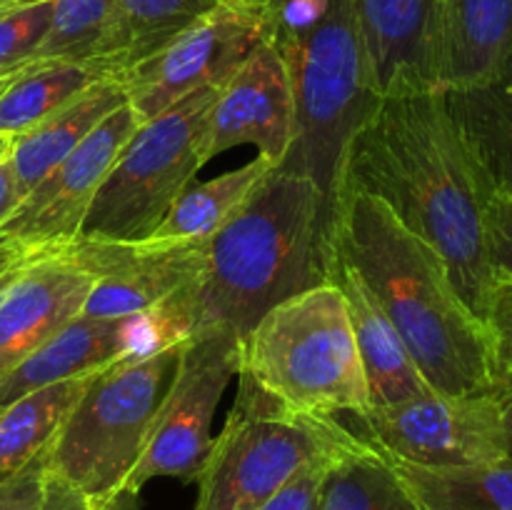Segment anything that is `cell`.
I'll list each match as a JSON object with an SVG mask.
<instances>
[{
    "label": "cell",
    "mask_w": 512,
    "mask_h": 510,
    "mask_svg": "<svg viewBox=\"0 0 512 510\" xmlns=\"http://www.w3.org/2000/svg\"><path fill=\"white\" fill-rule=\"evenodd\" d=\"M113 75L100 60H33L0 93V138H18L83 90Z\"/></svg>",
    "instance_id": "22"
},
{
    "label": "cell",
    "mask_w": 512,
    "mask_h": 510,
    "mask_svg": "<svg viewBox=\"0 0 512 510\" xmlns=\"http://www.w3.org/2000/svg\"><path fill=\"white\" fill-rule=\"evenodd\" d=\"M445 110L493 195H512V55L488 78L440 90Z\"/></svg>",
    "instance_id": "19"
},
{
    "label": "cell",
    "mask_w": 512,
    "mask_h": 510,
    "mask_svg": "<svg viewBox=\"0 0 512 510\" xmlns=\"http://www.w3.org/2000/svg\"><path fill=\"white\" fill-rule=\"evenodd\" d=\"M425 510H512V460L418 468L393 460Z\"/></svg>",
    "instance_id": "27"
},
{
    "label": "cell",
    "mask_w": 512,
    "mask_h": 510,
    "mask_svg": "<svg viewBox=\"0 0 512 510\" xmlns=\"http://www.w3.org/2000/svg\"><path fill=\"white\" fill-rule=\"evenodd\" d=\"M360 440L418 468L498 463L508 458L505 408L498 388L485 393H430L353 415Z\"/></svg>",
    "instance_id": "10"
},
{
    "label": "cell",
    "mask_w": 512,
    "mask_h": 510,
    "mask_svg": "<svg viewBox=\"0 0 512 510\" xmlns=\"http://www.w3.org/2000/svg\"><path fill=\"white\" fill-rule=\"evenodd\" d=\"M275 0H223L215 10L175 35L115 78L138 123L155 118L198 88H223L248 55L270 38Z\"/></svg>",
    "instance_id": "9"
},
{
    "label": "cell",
    "mask_w": 512,
    "mask_h": 510,
    "mask_svg": "<svg viewBox=\"0 0 512 510\" xmlns=\"http://www.w3.org/2000/svg\"><path fill=\"white\" fill-rule=\"evenodd\" d=\"M13 75H5V78H0V93H3V90L8 88V83H10V80H13Z\"/></svg>",
    "instance_id": "40"
},
{
    "label": "cell",
    "mask_w": 512,
    "mask_h": 510,
    "mask_svg": "<svg viewBox=\"0 0 512 510\" xmlns=\"http://www.w3.org/2000/svg\"><path fill=\"white\" fill-rule=\"evenodd\" d=\"M378 98L440 90L443 0H353Z\"/></svg>",
    "instance_id": "16"
},
{
    "label": "cell",
    "mask_w": 512,
    "mask_h": 510,
    "mask_svg": "<svg viewBox=\"0 0 512 510\" xmlns=\"http://www.w3.org/2000/svg\"><path fill=\"white\" fill-rule=\"evenodd\" d=\"M55 0H8L0 5V78L33 63L53 23Z\"/></svg>",
    "instance_id": "29"
},
{
    "label": "cell",
    "mask_w": 512,
    "mask_h": 510,
    "mask_svg": "<svg viewBox=\"0 0 512 510\" xmlns=\"http://www.w3.org/2000/svg\"><path fill=\"white\" fill-rule=\"evenodd\" d=\"M208 240H75L70 255L93 275L90 318H140L193 288L208 263Z\"/></svg>",
    "instance_id": "13"
},
{
    "label": "cell",
    "mask_w": 512,
    "mask_h": 510,
    "mask_svg": "<svg viewBox=\"0 0 512 510\" xmlns=\"http://www.w3.org/2000/svg\"><path fill=\"white\" fill-rule=\"evenodd\" d=\"M318 510H425L388 455L363 443L328 465Z\"/></svg>",
    "instance_id": "25"
},
{
    "label": "cell",
    "mask_w": 512,
    "mask_h": 510,
    "mask_svg": "<svg viewBox=\"0 0 512 510\" xmlns=\"http://www.w3.org/2000/svg\"><path fill=\"white\" fill-rule=\"evenodd\" d=\"M300 413L358 415L368 385L343 293L320 283L283 300L240 343V370Z\"/></svg>",
    "instance_id": "6"
},
{
    "label": "cell",
    "mask_w": 512,
    "mask_h": 510,
    "mask_svg": "<svg viewBox=\"0 0 512 510\" xmlns=\"http://www.w3.org/2000/svg\"><path fill=\"white\" fill-rule=\"evenodd\" d=\"M512 55V0H443L440 90L478 83Z\"/></svg>",
    "instance_id": "21"
},
{
    "label": "cell",
    "mask_w": 512,
    "mask_h": 510,
    "mask_svg": "<svg viewBox=\"0 0 512 510\" xmlns=\"http://www.w3.org/2000/svg\"><path fill=\"white\" fill-rule=\"evenodd\" d=\"M500 393V390H498ZM503 408H505V430H508V458L512 460V395H503Z\"/></svg>",
    "instance_id": "38"
},
{
    "label": "cell",
    "mask_w": 512,
    "mask_h": 510,
    "mask_svg": "<svg viewBox=\"0 0 512 510\" xmlns=\"http://www.w3.org/2000/svg\"><path fill=\"white\" fill-rule=\"evenodd\" d=\"M138 125L128 103L113 110L20 200L13 215L0 225V238L25 255L55 253L75 243L100 183Z\"/></svg>",
    "instance_id": "12"
},
{
    "label": "cell",
    "mask_w": 512,
    "mask_h": 510,
    "mask_svg": "<svg viewBox=\"0 0 512 510\" xmlns=\"http://www.w3.org/2000/svg\"><path fill=\"white\" fill-rule=\"evenodd\" d=\"M485 223L495 280H512V195H490Z\"/></svg>",
    "instance_id": "32"
},
{
    "label": "cell",
    "mask_w": 512,
    "mask_h": 510,
    "mask_svg": "<svg viewBox=\"0 0 512 510\" xmlns=\"http://www.w3.org/2000/svg\"><path fill=\"white\" fill-rule=\"evenodd\" d=\"M348 453V450H345ZM343 455V453H340ZM338 455H328V458L310 460L308 465L298 470L273 498L265 500L258 510H318L320 488H323V478L328 465Z\"/></svg>",
    "instance_id": "31"
},
{
    "label": "cell",
    "mask_w": 512,
    "mask_h": 510,
    "mask_svg": "<svg viewBox=\"0 0 512 510\" xmlns=\"http://www.w3.org/2000/svg\"><path fill=\"white\" fill-rule=\"evenodd\" d=\"M218 90L198 88L138 125L100 183L78 240L128 243L150 238L170 205L203 168Z\"/></svg>",
    "instance_id": "8"
},
{
    "label": "cell",
    "mask_w": 512,
    "mask_h": 510,
    "mask_svg": "<svg viewBox=\"0 0 512 510\" xmlns=\"http://www.w3.org/2000/svg\"><path fill=\"white\" fill-rule=\"evenodd\" d=\"M238 398L198 475L193 510H258L310 460L360 448L333 415L300 413L238 373Z\"/></svg>",
    "instance_id": "7"
},
{
    "label": "cell",
    "mask_w": 512,
    "mask_h": 510,
    "mask_svg": "<svg viewBox=\"0 0 512 510\" xmlns=\"http://www.w3.org/2000/svg\"><path fill=\"white\" fill-rule=\"evenodd\" d=\"M93 510H140V493L130 488H120L118 493H113L108 500L95 505Z\"/></svg>",
    "instance_id": "36"
},
{
    "label": "cell",
    "mask_w": 512,
    "mask_h": 510,
    "mask_svg": "<svg viewBox=\"0 0 512 510\" xmlns=\"http://www.w3.org/2000/svg\"><path fill=\"white\" fill-rule=\"evenodd\" d=\"M45 455L30 463L23 473L10 478L8 483L0 485V510H30L40 500L45 488Z\"/></svg>",
    "instance_id": "33"
},
{
    "label": "cell",
    "mask_w": 512,
    "mask_h": 510,
    "mask_svg": "<svg viewBox=\"0 0 512 510\" xmlns=\"http://www.w3.org/2000/svg\"><path fill=\"white\" fill-rule=\"evenodd\" d=\"M93 275L70 255H25L0 278V380L83 313Z\"/></svg>",
    "instance_id": "14"
},
{
    "label": "cell",
    "mask_w": 512,
    "mask_h": 510,
    "mask_svg": "<svg viewBox=\"0 0 512 510\" xmlns=\"http://www.w3.org/2000/svg\"><path fill=\"white\" fill-rule=\"evenodd\" d=\"M275 170L265 158H255L230 173L213 180H193L175 198L158 228L150 233L155 240H203L218 233L240 205L250 198L255 185Z\"/></svg>",
    "instance_id": "26"
},
{
    "label": "cell",
    "mask_w": 512,
    "mask_h": 510,
    "mask_svg": "<svg viewBox=\"0 0 512 510\" xmlns=\"http://www.w3.org/2000/svg\"><path fill=\"white\" fill-rule=\"evenodd\" d=\"M223 0H118L100 63L118 75L198 23Z\"/></svg>",
    "instance_id": "24"
},
{
    "label": "cell",
    "mask_w": 512,
    "mask_h": 510,
    "mask_svg": "<svg viewBox=\"0 0 512 510\" xmlns=\"http://www.w3.org/2000/svg\"><path fill=\"white\" fill-rule=\"evenodd\" d=\"M30 510H93V505L73 485L48 473L43 495H40V500Z\"/></svg>",
    "instance_id": "34"
},
{
    "label": "cell",
    "mask_w": 512,
    "mask_h": 510,
    "mask_svg": "<svg viewBox=\"0 0 512 510\" xmlns=\"http://www.w3.org/2000/svg\"><path fill=\"white\" fill-rule=\"evenodd\" d=\"M148 315L140 318H90L75 315L65 328L45 340L33 355L0 380V408L13 400L63 380L85 378L108 368L138 345V333L148 328Z\"/></svg>",
    "instance_id": "18"
},
{
    "label": "cell",
    "mask_w": 512,
    "mask_h": 510,
    "mask_svg": "<svg viewBox=\"0 0 512 510\" xmlns=\"http://www.w3.org/2000/svg\"><path fill=\"white\" fill-rule=\"evenodd\" d=\"M270 38L295 103L293 143L275 170L313 180L333 225L348 145L380 100L353 0H275Z\"/></svg>",
    "instance_id": "4"
},
{
    "label": "cell",
    "mask_w": 512,
    "mask_h": 510,
    "mask_svg": "<svg viewBox=\"0 0 512 510\" xmlns=\"http://www.w3.org/2000/svg\"><path fill=\"white\" fill-rule=\"evenodd\" d=\"M330 253L363 275L435 393L498 388L485 323L460 300L445 260L378 198L353 185L340 188Z\"/></svg>",
    "instance_id": "3"
},
{
    "label": "cell",
    "mask_w": 512,
    "mask_h": 510,
    "mask_svg": "<svg viewBox=\"0 0 512 510\" xmlns=\"http://www.w3.org/2000/svg\"><path fill=\"white\" fill-rule=\"evenodd\" d=\"M330 218L303 175L270 170L238 213L208 240V263L190 290L148 315L155 345L205 330L240 343L268 310L328 283Z\"/></svg>",
    "instance_id": "2"
},
{
    "label": "cell",
    "mask_w": 512,
    "mask_h": 510,
    "mask_svg": "<svg viewBox=\"0 0 512 510\" xmlns=\"http://www.w3.org/2000/svg\"><path fill=\"white\" fill-rule=\"evenodd\" d=\"M128 103L115 75H105L88 90L40 120L28 133L10 140L8 158L13 165L20 200L60 163L68 158L113 110Z\"/></svg>",
    "instance_id": "20"
},
{
    "label": "cell",
    "mask_w": 512,
    "mask_h": 510,
    "mask_svg": "<svg viewBox=\"0 0 512 510\" xmlns=\"http://www.w3.org/2000/svg\"><path fill=\"white\" fill-rule=\"evenodd\" d=\"M485 328L493 348L495 373H512V280H495L485 310Z\"/></svg>",
    "instance_id": "30"
},
{
    "label": "cell",
    "mask_w": 512,
    "mask_h": 510,
    "mask_svg": "<svg viewBox=\"0 0 512 510\" xmlns=\"http://www.w3.org/2000/svg\"><path fill=\"white\" fill-rule=\"evenodd\" d=\"M378 198L448 265L460 300L485 323L495 275L488 255L490 188L465 150L440 90L380 98L345 153L340 188Z\"/></svg>",
    "instance_id": "1"
},
{
    "label": "cell",
    "mask_w": 512,
    "mask_h": 510,
    "mask_svg": "<svg viewBox=\"0 0 512 510\" xmlns=\"http://www.w3.org/2000/svg\"><path fill=\"white\" fill-rule=\"evenodd\" d=\"M23 258H25V253H20L13 243H8L5 238H0V278H3V275L8 273L15 263H20Z\"/></svg>",
    "instance_id": "37"
},
{
    "label": "cell",
    "mask_w": 512,
    "mask_h": 510,
    "mask_svg": "<svg viewBox=\"0 0 512 510\" xmlns=\"http://www.w3.org/2000/svg\"><path fill=\"white\" fill-rule=\"evenodd\" d=\"M183 340L133 348L98 370L45 453V470L100 505L125 488L178 370Z\"/></svg>",
    "instance_id": "5"
},
{
    "label": "cell",
    "mask_w": 512,
    "mask_h": 510,
    "mask_svg": "<svg viewBox=\"0 0 512 510\" xmlns=\"http://www.w3.org/2000/svg\"><path fill=\"white\" fill-rule=\"evenodd\" d=\"M20 205L18 185H15L13 165H10L8 150L0 155V225L13 215V210Z\"/></svg>",
    "instance_id": "35"
},
{
    "label": "cell",
    "mask_w": 512,
    "mask_h": 510,
    "mask_svg": "<svg viewBox=\"0 0 512 510\" xmlns=\"http://www.w3.org/2000/svg\"><path fill=\"white\" fill-rule=\"evenodd\" d=\"M0 413H3V408H0Z\"/></svg>",
    "instance_id": "43"
},
{
    "label": "cell",
    "mask_w": 512,
    "mask_h": 510,
    "mask_svg": "<svg viewBox=\"0 0 512 510\" xmlns=\"http://www.w3.org/2000/svg\"><path fill=\"white\" fill-rule=\"evenodd\" d=\"M240 370V338L228 330H205L183 338L178 370L153 433L125 488L140 493L155 478L198 480L213 448L215 408Z\"/></svg>",
    "instance_id": "11"
},
{
    "label": "cell",
    "mask_w": 512,
    "mask_h": 510,
    "mask_svg": "<svg viewBox=\"0 0 512 510\" xmlns=\"http://www.w3.org/2000/svg\"><path fill=\"white\" fill-rule=\"evenodd\" d=\"M295 133V103L288 68L273 38H265L218 90L210 115L205 160L253 145L260 158L278 168Z\"/></svg>",
    "instance_id": "15"
},
{
    "label": "cell",
    "mask_w": 512,
    "mask_h": 510,
    "mask_svg": "<svg viewBox=\"0 0 512 510\" xmlns=\"http://www.w3.org/2000/svg\"><path fill=\"white\" fill-rule=\"evenodd\" d=\"M93 375L45 385L0 413V485L43 458Z\"/></svg>",
    "instance_id": "23"
},
{
    "label": "cell",
    "mask_w": 512,
    "mask_h": 510,
    "mask_svg": "<svg viewBox=\"0 0 512 510\" xmlns=\"http://www.w3.org/2000/svg\"><path fill=\"white\" fill-rule=\"evenodd\" d=\"M5 3H8V0H0V5H5Z\"/></svg>",
    "instance_id": "42"
},
{
    "label": "cell",
    "mask_w": 512,
    "mask_h": 510,
    "mask_svg": "<svg viewBox=\"0 0 512 510\" xmlns=\"http://www.w3.org/2000/svg\"><path fill=\"white\" fill-rule=\"evenodd\" d=\"M328 280L343 293L348 308L370 408H383L430 393L433 388L420 375L393 320L388 318L363 275L340 255L328 253Z\"/></svg>",
    "instance_id": "17"
},
{
    "label": "cell",
    "mask_w": 512,
    "mask_h": 510,
    "mask_svg": "<svg viewBox=\"0 0 512 510\" xmlns=\"http://www.w3.org/2000/svg\"><path fill=\"white\" fill-rule=\"evenodd\" d=\"M118 0H55L48 38L35 60H100Z\"/></svg>",
    "instance_id": "28"
},
{
    "label": "cell",
    "mask_w": 512,
    "mask_h": 510,
    "mask_svg": "<svg viewBox=\"0 0 512 510\" xmlns=\"http://www.w3.org/2000/svg\"><path fill=\"white\" fill-rule=\"evenodd\" d=\"M8 148H10V140L8 138H0V155H3Z\"/></svg>",
    "instance_id": "41"
},
{
    "label": "cell",
    "mask_w": 512,
    "mask_h": 510,
    "mask_svg": "<svg viewBox=\"0 0 512 510\" xmlns=\"http://www.w3.org/2000/svg\"><path fill=\"white\" fill-rule=\"evenodd\" d=\"M498 390L503 395H512V373H505L498 378Z\"/></svg>",
    "instance_id": "39"
}]
</instances>
